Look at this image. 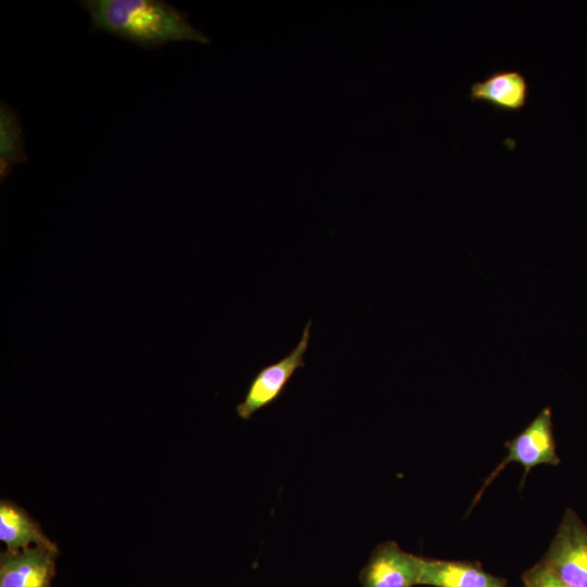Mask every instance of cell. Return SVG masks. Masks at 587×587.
<instances>
[{
	"instance_id": "3",
	"label": "cell",
	"mask_w": 587,
	"mask_h": 587,
	"mask_svg": "<svg viewBox=\"0 0 587 587\" xmlns=\"http://www.w3.org/2000/svg\"><path fill=\"white\" fill-rule=\"evenodd\" d=\"M540 561L563 584L587 587V525L575 510L565 509Z\"/></svg>"
},
{
	"instance_id": "8",
	"label": "cell",
	"mask_w": 587,
	"mask_h": 587,
	"mask_svg": "<svg viewBox=\"0 0 587 587\" xmlns=\"http://www.w3.org/2000/svg\"><path fill=\"white\" fill-rule=\"evenodd\" d=\"M529 83L519 70H499L470 86L472 102L486 103L498 111L514 113L522 111L528 102Z\"/></svg>"
},
{
	"instance_id": "9",
	"label": "cell",
	"mask_w": 587,
	"mask_h": 587,
	"mask_svg": "<svg viewBox=\"0 0 587 587\" xmlns=\"http://www.w3.org/2000/svg\"><path fill=\"white\" fill-rule=\"evenodd\" d=\"M0 540L10 551L29 548L30 544L58 550V546L42 532L41 526L23 508L2 499L0 501Z\"/></svg>"
},
{
	"instance_id": "2",
	"label": "cell",
	"mask_w": 587,
	"mask_h": 587,
	"mask_svg": "<svg viewBox=\"0 0 587 587\" xmlns=\"http://www.w3.org/2000/svg\"><path fill=\"white\" fill-rule=\"evenodd\" d=\"M504 446L508 450L505 458L486 477L470 510L476 505L486 488L508 464L515 462L524 467L521 483L523 486L527 475L535 466L540 464L558 465L560 463L553 435L551 408L545 407L517 436L507 440Z\"/></svg>"
},
{
	"instance_id": "4",
	"label": "cell",
	"mask_w": 587,
	"mask_h": 587,
	"mask_svg": "<svg viewBox=\"0 0 587 587\" xmlns=\"http://www.w3.org/2000/svg\"><path fill=\"white\" fill-rule=\"evenodd\" d=\"M309 321L297 346L279 361L261 369L251 379L243 400L236 405V413L242 420H250L261 409L275 402L284 392L296 371L305 365L303 357L310 339Z\"/></svg>"
},
{
	"instance_id": "1",
	"label": "cell",
	"mask_w": 587,
	"mask_h": 587,
	"mask_svg": "<svg viewBox=\"0 0 587 587\" xmlns=\"http://www.w3.org/2000/svg\"><path fill=\"white\" fill-rule=\"evenodd\" d=\"M92 30L123 38L145 49L172 41L208 43V37L195 28L188 15L163 0H84Z\"/></svg>"
},
{
	"instance_id": "6",
	"label": "cell",
	"mask_w": 587,
	"mask_h": 587,
	"mask_svg": "<svg viewBox=\"0 0 587 587\" xmlns=\"http://www.w3.org/2000/svg\"><path fill=\"white\" fill-rule=\"evenodd\" d=\"M59 551L29 547L0 555V587H51Z\"/></svg>"
},
{
	"instance_id": "10",
	"label": "cell",
	"mask_w": 587,
	"mask_h": 587,
	"mask_svg": "<svg viewBox=\"0 0 587 587\" xmlns=\"http://www.w3.org/2000/svg\"><path fill=\"white\" fill-rule=\"evenodd\" d=\"M27 161L24 135L16 111L7 102L0 103V180L10 175L13 166Z\"/></svg>"
},
{
	"instance_id": "11",
	"label": "cell",
	"mask_w": 587,
	"mask_h": 587,
	"mask_svg": "<svg viewBox=\"0 0 587 587\" xmlns=\"http://www.w3.org/2000/svg\"><path fill=\"white\" fill-rule=\"evenodd\" d=\"M522 582L524 587H570L559 580L541 561L523 573Z\"/></svg>"
},
{
	"instance_id": "5",
	"label": "cell",
	"mask_w": 587,
	"mask_h": 587,
	"mask_svg": "<svg viewBox=\"0 0 587 587\" xmlns=\"http://www.w3.org/2000/svg\"><path fill=\"white\" fill-rule=\"evenodd\" d=\"M419 555L394 540L375 547L359 574L361 587H412L416 585Z\"/></svg>"
},
{
	"instance_id": "7",
	"label": "cell",
	"mask_w": 587,
	"mask_h": 587,
	"mask_svg": "<svg viewBox=\"0 0 587 587\" xmlns=\"http://www.w3.org/2000/svg\"><path fill=\"white\" fill-rule=\"evenodd\" d=\"M416 585L433 587H508L503 577L476 561L440 560L419 555Z\"/></svg>"
}]
</instances>
